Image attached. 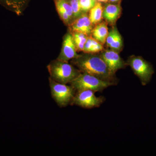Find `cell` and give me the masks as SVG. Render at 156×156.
Masks as SVG:
<instances>
[{"instance_id": "obj_1", "label": "cell", "mask_w": 156, "mask_h": 156, "mask_svg": "<svg viewBox=\"0 0 156 156\" xmlns=\"http://www.w3.org/2000/svg\"><path fill=\"white\" fill-rule=\"evenodd\" d=\"M72 64L81 73H87L103 80L118 84L115 74L112 72L100 55L94 53H85L72 59Z\"/></svg>"}, {"instance_id": "obj_2", "label": "cell", "mask_w": 156, "mask_h": 156, "mask_svg": "<svg viewBox=\"0 0 156 156\" xmlns=\"http://www.w3.org/2000/svg\"><path fill=\"white\" fill-rule=\"evenodd\" d=\"M47 67L50 78L62 84L70 83L81 73L73 65L57 59L51 62Z\"/></svg>"}, {"instance_id": "obj_3", "label": "cell", "mask_w": 156, "mask_h": 156, "mask_svg": "<svg viewBox=\"0 0 156 156\" xmlns=\"http://www.w3.org/2000/svg\"><path fill=\"white\" fill-rule=\"evenodd\" d=\"M70 84L76 91L88 89L95 92H102L108 87L115 85L85 73H81Z\"/></svg>"}, {"instance_id": "obj_4", "label": "cell", "mask_w": 156, "mask_h": 156, "mask_svg": "<svg viewBox=\"0 0 156 156\" xmlns=\"http://www.w3.org/2000/svg\"><path fill=\"white\" fill-rule=\"evenodd\" d=\"M51 96L58 106L65 107L71 105L76 90L71 86L60 83L49 78Z\"/></svg>"}, {"instance_id": "obj_5", "label": "cell", "mask_w": 156, "mask_h": 156, "mask_svg": "<svg viewBox=\"0 0 156 156\" xmlns=\"http://www.w3.org/2000/svg\"><path fill=\"white\" fill-rule=\"evenodd\" d=\"M126 63L139 78L143 86H146L150 83L154 73L153 66L150 62L141 56L133 55L128 58Z\"/></svg>"}, {"instance_id": "obj_6", "label": "cell", "mask_w": 156, "mask_h": 156, "mask_svg": "<svg viewBox=\"0 0 156 156\" xmlns=\"http://www.w3.org/2000/svg\"><path fill=\"white\" fill-rule=\"evenodd\" d=\"M95 92L91 90H81L76 91L71 105H77L84 108H97L105 101V98L102 96L97 97Z\"/></svg>"}, {"instance_id": "obj_7", "label": "cell", "mask_w": 156, "mask_h": 156, "mask_svg": "<svg viewBox=\"0 0 156 156\" xmlns=\"http://www.w3.org/2000/svg\"><path fill=\"white\" fill-rule=\"evenodd\" d=\"M100 56L105 62L109 69L114 74H115L118 70L125 68L128 66L126 62L121 58L119 53L112 49L103 50Z\"/></svg>"}, {"instance_id": "obj_8", "label": "cell", "mask_w": 156, "mask_h": 156, "mask_svg": "<svg viewBox=\"0 0 156 156\" xmlns=\"http://www.w3.org/2000/svg\"><path fill=\"white\" fill-rule=\"evenodd\" d=\"M73 36L70 32L65 36L62 43L61 52L57 59L61 61L67 62L77 58L79 54L77 53Z\"/></svg>"}, {"instance_id": "obj_9", "label": "cell", "mask_w": 156, "mask_h": 156, "mask_svg": "<svg viewBox=\"0 0 156 156\" xmlns=\"http://www.w3.org/2000/svg\"><path fill=\"white\" fill-rule=\"evenodd\" d=\"M93 24L87 13H83L74 20L69 25L70 32L82 33L90 36L93 29Z\"/></svg>"}, {"instance_id": "obj_10", "label": "cell", "mask_w": 156, "mask_h": 156, "mask_svg": "<svg viewBox=\"0 0 156 156\" xmlns=\"http://www.w3.org/2000/svg\"><path fill=\"white\" fill-rule=\"evenodd\" d=\"M120 3H107L104 7L103 18L110 26L115 25L122 14Z\"/></svg>"}, {"instance_id": "obj_11", "label": "cell", "mask_w": 156, "mask_h": 156, "mask_svg": "<svg viewBox=\"0 0 156 156\" xmlns=\"http://www.w3.org/2000/svg\"><path fill=\"white\" fill-rule=\"evenodd\" d=\"M31 0H0V5L17 16L23 14Z\"/></svg>"}, {"instance_id": "obj_12", "label": "cell", "mask_w": 156, "mask_h": 156, "mask_svg": "<svg viewBox=\"0 0 156 156\" xmlns=\"http://www.w3.org/2000/svg\"><path fill=\"white\" fill-rule=\"evenodd\" d=\"M105 43L107 46L111 49L115 50L118 53L120 52L122 49V38L118 29L115 26H113L109 31Z\"/></svg>"}, {"instance_id": "obj_13", "label": "cell", "mask_w": 156, "mask_h": 156, "mask_svg": "<svg viewBox=\"0 0 156 156\" xmlns=\"http://www.w3.org/2000/svg\"><path fill=\"white\" fill-rule=\"evenodd\" d=\"M107 25V23L105 21L96 24L93 28L91 34L93 38L103 45L106 43L107 37L108 34Z\"/></svg>"}, {"instance_id": "obj_14", "label": "cell", "mask_w": 156, "mask_h": 156, "mask_svg": "<svg viewBox=\"0 0 156 156\" xmlns=\"http://www.w3.org/2000/svg\"><path fill=\"white\" fill-rule=\"evenodd\" d=\"M104 7L101 2H97L95 6L89 11V17L93 25L102 22Z\"/></svg>"}, {"instance_id": "obj_15", "label": "cell", "mask_w": 156, "mask_h": 156, "mask_svg": "<svg viewBox=\"0 0 156 156\" xmlns=\"http://www.w3.org/2000/svg\"><path fill=\"white\" fill-rule=\"evenodd\" d=\"M71 34L77 51H83L84 46L89 36L82 33L74 32Z\"/></svg>"}, {"instance_id": "obj_16", "label": "cell", "mask_w": 156, "mask_h": 156, "mask_svg": "<svg viewBox=\"0 0 156 156\" xmlns=\"http://www.w3.org/2000/svg\"><path fill=\"white\" fill-rule=\"evenodd\" d=\"M54 1L56 7H59L64 10L73 21V11L69 2L68 0H54Z\"/></svg>"}, {"instance_id": "obj_17", "label": "cell", "mask_w": 156, "mask_h": 156, "mask_svg": "<svg viewBox=\"0 0 156 156\" xmlns=\"http://www.w3.org/2000/svg\"><path fill=\"white\" fill-rule=\"evenodd\" d=\"M96 0H79L80 7L83 13H87L97 3Z\"/></svg>"}, {"instance_id": "obj_18", "label": "cell", "mask_w": 156, "mask_h": 156, "mask_svg": "<svg viewBox=\"0 0 156 156\" xmlns=\"http://www.w3.org/2000/svg\"><path fill=\"white\" fill-rule=\"evenodd\" d=\"M70 3L73 11L74 20L80 17L83 13L81 11L79 0H69Z\"/></svg>"}, {"instance_id": "obj_19", "label": "cell", "mask_w": 156, "mask_h": 156, "mask_svg": "<svg viewBox=\"0 0 156 156\" xmlns=\"http://www.w3.org/2000/svg\"><path fill=\"white\" fill-rule=\"evenodd\" d=\"M104 50L103 44L92 37V46L90 53H96Z\"/></svg>"}, {"instance_id": "obj_20", "label": "cell", "mask_w": 156, "mask_h": 156, "mask_svg": "<svg viewBox=\"0 0 156 156\" xmlns=\"http://www.w3.org/2000/svg\"><path fill=\"white\" fill-rule=\"evenodd\" d=\"M92 46V37L89 36L85 44L83 52L85 53H90Z\"/></svg>"}, {"instance_id": "obj_21", "label": "cell", "mask_w": 156, "mask_h": 156, "mask_svg": "<svg viewBox=\"0 0 156 156\" xmlns=\"http://www.w3.org/2000/svg\"><path fill=\"white\" fill-rule=\"evenodd\" d=\"M121 0H108V2L111 3H119Z\"/></svg>"}, {"instance_id": "obj_22", "label": "cell", "mask_w": 156, "mask_h": 156, "mask_svg": "<svg viewBox=\"0 0 156 156\" xmlns=\"http://www.w3.org/2000/svg\"><path fill=\"white\" fill-rule=\"evenodd\" d=\"M97 2H99L107 3L108 2V0H96Z\"/></svg>"}]
</instances>
